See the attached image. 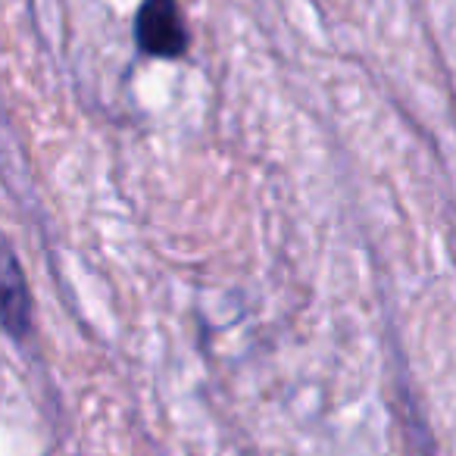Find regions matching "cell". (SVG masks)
<instances>
[{
    "mask_svg": "<svg viewBox=\"0 0 456 456\" xmlns=\"http://www.w3.org/2000/svg\"><path fill=\"white\" fill-rule=\"evenodd\" d=\"M134 41L141 53L157 60H175L188 51V28L175 0H144L134 20Z\"/></svg>",
    "mask_w": 456,
    "mask_h": 456,
    "instance_id": "6da1fadb",
    "label": "cell"
},
{
    "mask_svg": "<svg viewBox=\"0 0 456 456\" xmlns=\"http://www.w3.org/2000/svg\"><path fill=\"white\" fill-rule=\"evenodd\" d=\"M0 322L13 335H26L32 329V294L22 273L16 250L0 232Z\"/></svg>",
    "mask_w": 456,
    "mask_h": 456,
    "instance_id": "7a4b0ae2",
    "label": "cell"
}]
</instances>
